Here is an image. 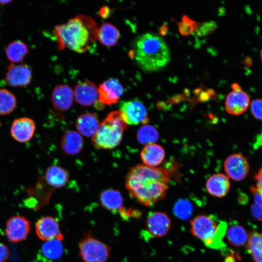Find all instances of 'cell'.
Instances as JSON below:
<instances>
[{
	"instance_id": "6da1fadb",
	"label": "cell",
	"mask_w": 262,
	"mask_h": 262,
	"mask_svg": "<svg viewBox=\"0 0 262 262\" xmlns=\"http://www.w3.org/2000/svg\"><path fill=\"white\" fill-rule=\"evenodd\" d=\"M170 179L169 171L164 168L140 164L129 170L125 185L131 197L149 207L165 196Z\"/></svg>"
},
{
	"instance_id": "7a4b0ae2",
	"label": "cell",
	"mask_w": 262,
	"mask_h": 262,
	"mask_svg": "<svg viewBox=\"0 0 262 262\" xmlns=\"http://www.w3.org/2000/svg\"><path fill=\"white\" fill-rule=\"evenodd\" d=\"M98 28L91 17L77 15L54 27V35L60 49L65 47L78 53L88 50L97 38Z\"/></svg>"
},
{
	"instance_id": "3957f363",
	"label": "cell",
	"mask_w": 262,
	"mask_h": 262,
	"mask_svg": "<svg viewBox=\"0 0 262 262\" xmlns=\"http://www.w3.org/2000/svg\"><path fill=\"white\" fill-rule=\"evenodd\" d=\"M131 52L130 54L140 68L147 72L163 68L170 60V50L165 41L161 36L150 33L138 36Z\"/></svg>"
},
{
	"instance_id": "277c9868",
	"label": "cell",
	"mask_w": 262,
	"mask_h": 262,
	"mask_svg": "<svg viewBox=\"0 0 262 262\" xmlns=\"http://www.w3.org/2000/svg\"><path fill=\"white\" fill-rule=\"evenodd\" d=\"M127 127L119 110L110 112L92 137L94 146L98 148L105 149L116 147L120 143Z\"/></svg>"
},
{
	"instance_id": "5b68a950",
	"label": "cell",
	"mask_w": 262,
	"mask_h": 262,
	"mask_svg": "<svg viewBox=\"0 0 262 262\" xmlns=\"http://www.w3.org/2000/svg\"><path fill=\"white\" fill-rule=\"evenodd\" d=\"M226 230V222L218 223L210 215L199 214L190 221V233L211 248L218 249L225 246L222 238Z\"/></svg>"
},
{
	"instance_id": "8992f818",
	"label": "cell",
	"mask_w": 262,
	"mask_h": 262,
	"mask_svg": "<svg viewBox=\"0 0 262 262\" xmlns=\"http://www.w3.org/2000/svg\"><path fill=\"white\" fill-rule=\"evenodd\" d=\"M79 254L84 262H106L111 248L107 245L87 233L78 243Z\"/></svg>"
},
{
	"instance_id": "52a82bcc",
	"label": "cell",
	"mask_w": 262,
	"mask_h": 262,
	"mask_svg": "<svg viewBox=\"0 0 262 262\" xmlns=\"http://www.w3.org/2000/svg\"><path fill=\"white\" fill-rule=\"evenodd\" d=\"M232 91L227 96L225 102L226 111L232 115H239L246 112L250 105V97L237 83H233Z\"/></svg>"
},
{
	"instance_id": "ba28073f",
	"label": "cell",
	"mask_w": 262,
	"mask_h": 262,
	"mask_svg": "<svg viewBox=\"0 0 262 262\" xmlns=\"http://www.w3.org/2000/svg\"><path fill=\"white\" fill-rule=\"evenodd\" d=\"M33 70L26 64H10L6 68L4 82L13 87H24L32 81Z\"/></svg>"
},
{
	"instance_id": "9c48e42d",
	"label": "cell",
	"mask_w": 262,
	"mask_h": 262,
	"mask_svg": "<svg viewBox=\"0 0 262 262\" xmlns=\"http://www.w3.org/2000/svg\"><path fill=\"white\" fill-rule=\"evenodd\" d=\"M124 121L128 125L146 124L148 121L146 109L143 104L137 100L123 102L119 110Z\"/></svg>"
},
{
	"instance_id": "30bf717a",
	"label": "cell",
	"mask_w": 262,
	"mask_h": 262,
	"mask_svg": "<svg viewBox=\"0 0 262 262\" xmlns=\"http://www.w3.org/2000/svg\"><path fill=\"white\" fill-rule=\"evenodd\" d=\"M224 167L228 177L235 181H241L246 178L249 169L247 160L240 153L229 156L225 161Z\"/></svg>"
},
{
	"instance_id": "8fae6325",
	"label": "cell",
	"mask_w": 262,
	"mask_h": 262,
	"mask_svg": "<svg viewBox=\"0 0 262 262\" xmlns=\"http://www.w3.org/2000/svg\"><path fill=\"white\" fill-rule=\"evenodd\" d=\"M171 221L165 213L156 211L148 213L146 228L150 236L155 238L165 236L170 229Z\"/></svg>"
},
{
	"instance_id": "7c38bea8",
	"label": "cell",
	"mask_w": 262,
	"mask_h": 262,
	"mask_svg": "<svg viewBox=\"0 0 262 262\" xmlns=\"http://www.w3.org/2000/svg\"><path fill=\"white\" fill-rule=\"evenodd\" d=\"M36 130L34 121L28 117L15 119L12 123L10 133L11 137L18 143L29 141L34 135Z\"/></svg>"
},
{
	"instance_id": "4fadbf2b",
	"label": "cell",
	"mask_w": 262,
	"mask_h": 262,
	"mask_svg": "<svg viewBox=\"0 0 262 262\" xmlns=\"http://www.w3.org/2000/svg\"><path fill=\"white\" fill-rule=\"evenodd\" d=\"M35 231L38 237L42 240L55 239L62 241L64 238L58 222L51 216L40 218L36 223Z\"/></svg>"
},
{
	"instance_id": "5bb4252c",
	"label": "cell",
	"mask_w": 262,
	"mask_h": 262,
	"mask_svg": "<svg viewBox=\"0 0 262 262\" xmlns=\"http://www.w3.org/2000/svg\"><path fill=\"white\" fill-rule=\"evenodd\" d=\"M124 93V88L115 79L110 78L98 87V101L102 104L112 105L115 103Z\"/></svg>"
},
{
	"instance_id": "9a60e30c",
	"label": "cell",
	"mask_w": 262,
	"mask_h": 262,
	"mask_svg": "<svg viewBox=\"0 0 262 262\" xmlns=\"http://www.w3.org/2000/svg\"><path fill=\"white\" fill-rule=\"evenodd\" d=\"M30 229L29 221L21 216H13L6 223V236L8 239L12 242H18L24 239Z\"/></svg>"
},
{
	"instance_id": "2e32d148",
	"label": "cell",
	"mask_w": 262,
	"mask_h": 262,
	"mask_svg": "<svg viewBox=\"0 0 262 262\" xmlns=\"http://www.w3.org/2000/svg\"><path fill=\"white\" fill-rule=\"evenodd\" d=\"M99 200L105 209L113 213L118 212L123 217H128V210L123 205V198L119 191L112 188L106 189L100 194Z\"/></svg>"
},
{
	"instance_id": "e0dca14e",
	"label": "cell",
	"mask_w": 262,
	"mask_h": 262,
	"mask_svg": "<svg viewBox=\"0 0 262 262\" xmlns=\"http://www.w3.org/2000/svg\"><path fill=\"white\" fill-rule=\"evenodd\" d=\"M74 97V92L70 86L60 84L56 86L52 90L50 100L55 109L65 111L71 107Z\"/></svg>"
},
{
	"instance_id": "ac0fdd59",
	"label": "cell",
	"mask_w": 262,
	"mask_h": 262,
	"mask_svg": "<svg viewBox=\"0 0 262 262\" xmlns=\"http://www.w3.org/2000/svg\"><path fill=\"white\" fill-rule=\"evenodd\" d=\"M74 95L78 104L91 106L98 100V88L92 82H84L76 85Z\"/></svg>"
},
{
	"instance_id": "d6986e66",
	"label": "cell",
	"mask_w": 262,
	"mask_h": 262,
	"mask_svg": "<svg viewBox=\"0 0 262 262\" xmlns=\"http://www.w3.org/2000/svg\"><path fill=\"white\" fill-rule=\"evenodd\" d=\"M230 187L229 178L222 173L214 174L210 176L206 183L208 193L215 197L222 198L228 193Z\"/></svg>"
},
{
	"instance_id": "ffe728a7",
	"label": "cell",
	"mask_w": 262,
	"mask_h": 262,
	"mask_svg": "<svg viewBox=\"0 0 262 262\" xmlns=\"http://www.w3.org/2000/svg\"><path fill=\"white\" fill-rule=\"evenodd\" d=\"M144 165L156 167L160 164L165 157V151L162 146L155 143L146 145L140 153Z\"/></svg>"
},
{
	"instance_id": "44dd1931",
	"label": "cell",
	"mask_w": 262,
	"mask_h": 262,
	"mask_svg": "<svg viewBox=\"0 0 262 262\" xmlns=\"http://www.w3.org/2000/svg\"><path fill=\"white\" fill-rule=\"evenodd\" d=\"M51 188H59L66 185L69 179V173L65 168L56 165L48 167L42 177Z\"/></svg>"
},
{
	"instance_id": "7402d4cb",
	"label": "cell",
	"mask_w": 262,
	"mask_h": 262,
	"mask_svg": "<svg viewBox=\"0 0 262 262\" xmlns=\"http://www.w3.org/2000/svg\"><path fill=\"white\" fill-rule=\"evenodd\" d=\"M98 116L92 113L83 114L77 118L76 127L81 134L86 137H93L99 126Z\"/></svg>"
},
{
	"instance_id": "603a6c76",
	"label": "cell",
	"mask_w": 262,
	"mask_h": 262,
	"mask_svg": "<svg viewBox=\"0 0 262 262\" xmlns=\"http://www.w3.org/2000/svg\"><path fill=\"white\" fill-rule=\"evenodd\" d=\"M63 150L66 154L74 155L81 151L83 140L81 134L74 131H69L63 135L61 142Z\"/></svg>"
},
{
	"instance_id": "cb8c5ba5",
	"label": "cell",
	"mask_w": 262,
	"mask_h": 262,
	"mask_svg": "<svg viewBox=\"0 0 262 262\" xmlns=\"http://www.w3.org/2000/svg\"><path fill=\"white\" fill-rule=\"evenodd\" d=\"M63 249L61 241L55 239L47 241L43 244L38 258L44 262H51L62 256Z\"/></svg>"
},
{
	"instance_id": "d4e9b609",
	"label": "cell",
	"mask_w": 262,
	"mask_h": 262,
	"mask_svg": "<svg viewBox=\"0 0 262 262\" xmlns=\"http://www.w3.org/2000/svg\"><path fill=\"white\" fill-rule=\"evenodd\" d=\"M120 33L115 26L110 23H104L98 29L97 38L103 45L111 47L118 42Z\"/></svg>"
},
{
	"instance_id": "484cf974",
	"label": "cell",
	"mask_w": 262,
	"mask_h": 262,
	"mask_svg": "<svg viewBox=\"0 0 262 262\" xmlns=\"http://www.w3.org/2000/svg\"><path fill=\"white\" fill-rule=\"evenodd\" d=\"M28 53L27 45L19 40L9 43L5 49V54L8 60L12 64L21 62Z\"/></svg>"
},
{
	"instance_id": "4316f807",
	"label": "cell",
	"mask_w": 262,
	"mask_h": 262,
	"mask_svg": "<svg viewBox=\"0 0 262 262\" xmlns=\"http://www.w3.org/2000/svg\"><path fill=\"white\" fill-rule=\"evenodd\" d=\"M226 238L231 245L234 246H241L246 243L248 240V235L243 226L237 224H234L227 229Z\"/></svg>"
},
{
	"instance_id": "83f0119b",
	"label": "cell",
	"mask_w": 262,
	"mask_h": 262,
	"mask_svg": "<svg viewBox=\"0 0 262 262\" xmlns=\"http://www.w3.org/2000/svg\"><path fill=\"white\" fill-rule=\"evenodd\" d=\"M254 262H262V232L252 231L246 246Z\"/></svg>"
},
{
	"instance_id": "f1b7e54d",
	"label": "cell",
	"mask_w": 262,
	"mask_h": 262,
	"mask_svg": "<svg viewBox=\"0 0 262 262\" xmlns=\"http://www.w3.org/2000/svg\"><path fill=\"white\" fill-rule=\"evenodd\" d=\"M17 99L15 95L5 88L0 89V115L12 113L16 108Z\"/></svg>"
},
{
	"instance_id": "f546056e",
	"label": "cell",
	"mask_w": 262,
	"mask_h": 262,
	"mask_svg": "<svg viewBox=\"0 0 262 262\" xmlns=\"http://www.w3.org/2000/svg\"><path fill=\"white\" fill-rule=\"evenodd\" d=\"M136 138L141 144L147 145L155 143L159 138V133L153 126L145 124L138 130Z\"/></svg>"
},
{
	"instance_id": "4dcf8cb0",
	"label": "cell",
	"mask_w": 262,
	"mask_h": 262,
	"mask_svg": "<svg viewBox=\"0 0 262 262\" xmlns=\"http://www.w3.org/2000/svg\"><path fill=\"white\" fill-rule=\"evenodd\" d=\"M173 211L177 217L182 220H187L192 214L193 206L188 200L180 199L175 203Z\"/></svg>"
},
{
	"instance_id": "1f68e13d",
	"label": "cell",
	"mask_w": 262,
	"mask_h": 262,
	"mask_svg": "<svg viewBox=\"0 0 262 262\" xmlns=\"http://www.w3.org/2000/svg\"><path fill=\"white\" fill-rule=\"evenodd\" d=\"M178 25L179 33L183 36H187L195 32L198 27L197 22L186 15L182 16L181 20Z\"/></svg>"
},
{
	"instance_id": "d6a6232c",
	"label": "cell",
	"mask_w": 262,
	"mask_h": 262,
	"mask_svg": "<svg viewBox=\"0 0 262 262\" xmlns=\"http://www.w3.org/2000/svg\"><path fill=\"white\" fill-rule=\"evenodd\" d=\"M250 190L254 199V202L251 206V213L256 220L262 221V195L256 190L254 186H252Z\"/></svg>"
},
{
	"instance_id": "836d02e7",
	"label": "cell",
	"mask_w": 262,
	"mask_h": 262,
	"mask_svg": "<svg viewBox=\"0 0 262 262\" xmlns=\"http://www.w3.org/2000/svg\"><path fill=\"white\" fill-rule=\"evenodd\" d=\"M216 27V24L213 21L204 22L198 24V27L195 33L198 36H204L212 33Z\"/></svg>"
},
{
	"instance_id": "e575fe53",
	"label": "cell",
	"mask_w": 262,
	"mask_h": 262,
	"mask_svg": "<svg viewBox=\"0 0 262 262\" xmlns=\"http://www.w3.org/2000/svg\"><path fill=\"white\" fill-rule=\"evenodd\" d=\"M250 105L252 115L257 120H262V99H254Z\"/></svg>"
},
{
	"instance_id": "d590c367",
	"label": "cell",
	"mask_w": 262,
	"mask_h": 262,
	"mask_svg": "<svg viewBox=\"0 0 262 262\" xmlns=\"http://www.w3.org/2000/svg\"><path fill=\"white\" fill-rule=\"evenodd\" d=\"M256 190L262 195V166L259 169L255 175Z\"/></svg>"
},
{
	"instance_id": "8d00e7d4",
	"label": "cell",
	"mask_w": 262,
	"mask_h": 262,
	"mask_svg": "<svg viewBox=\"0 0 262 262\" xmlns=\"http://www.w3.org/2000/svg\"><path fill=\"white\" fill-rule=\"evenodd\" d=\"M9 250L7 247L0 243V262H6L9 257Z\"/></svg>"
},
{
	"instance_id": "74e56055",
	"label": "cell",
	"mask_w": 262,
	"mask_h": 262,
	"mask_svg": "<svg viewBox=\"0 0 262 262\" xmlns=\"http://www.w3.org/2000/svg\"><path fill=\"white\" fill-rule=\"evenodd\" d=\"M99 13L101 17L107 18L110 15V10L109 7L104 6L100 9Z\"/></svg>"
},
{
	"instance_id": "f35d334b",
	"label": "cell",
	"mask_w": 262,
	"mask_h": 262,
	"mask_svg": "<svg viewBox=\"0 0 262 262\" xmlns=\"http://www.w3.org/2000/svg\"><path fill=\"white\" fill-rule=\"evenodd\" d=\"M168 32V28L166 24H164L159 28V32L160 34L165 35Z\"/></svg>"
},
{
	"instance_id": "ab89813d",
	"label": "cell",
	"mask_w": 262,
	"mask_h": 262,
	"mask_svg": "<svg viewBox=\"0 0 262 262\" xmlns=\"http://www.w3.org/2000/svg\"><path fill=\"white\" fill-rule=\"evenodd\" d=\"M232 252L225 258V262H237L236 260L238 258H235Z\"/></svg>"
},
{
	"instance_id": "60d3db41",
	"label": "cell",
	"mask_w": 262,
	"mask_h": 262,
	"mask_svg": "<svg viewBox=\"0 0 262 262\" xmlns=\"http://www.w3.org/2000/svg\"><path fill=\"white\" fill-rule=\"evenodd\" d=\"M11 2V0H0V4L2 5H5Z\"/></svg>"
},
{
	"instance_id": "b9f144b4",
	"label": "cell",
	"mask_w": 262,
	"mask_h": 262,
	"mask_svg": "<svg viewBox=\"0 0 262 262\" xmlns=\"http://www.w3.org/2000/svg\"><path fill=\"white\" fill-rule=\"evenodd\" d=\"M260 56H261V60L262 61V49H261V50L260 51Z\"/></svg>"
}]
</instances>
